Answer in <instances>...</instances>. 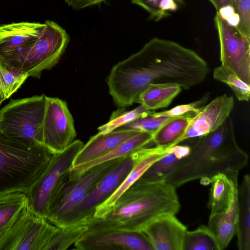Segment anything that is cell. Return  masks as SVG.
Returning <instances> with one entry per match:
<instances>
[{"instance_id":"obj_38","label":"cell","mask_w":250,"mask_h":250,"mask_svg":"<svg viewBox=\"0 0 250 250\" xmlns=\"http://www.w3.org/2000/svg\"><path fill=\"white\" fill-rule=\"evenodd\" d=\"M216 9L217 12L223 6L230 5H232L231 0H209Z\"/></svg>"},{"instance_id":"obj_36","label":"cell","mask_w":250,"mask_h":250,"mask_svg":"<svg viewBox=\"0 0 250 250\" xmlns=\"http://www.w3.org/2000/svg\"><path fill=\"white\" fill-rule=\"evenodd\" d=\"M217 13L222 20L226 21L236 12L233 6L228 5L221 7Z\"/></svg>"},{"instance_id":"obj_1","label":"cell","mask_w":250,"mask_h":250,"mask_svg":"<svg viewBox=\"0 0 250 250\" xmlns=\"http://www.w3.org/2000/svg\"><path fill=\"white\" fill-rule=\"evenodd\" d=\"M208 71L207 62L194 50L154 38L116 64L106 82L115 104L125 108L150 84L171 83L187 90L202 83Z\"/></svg>"},{"instance_id":"obj_21","label":"cell","mask_w":250,"mask_h":250,"mask_svg":"<svg viewBox=\"0 0 250 250\" xmlns=\"http://www.w3.org/2000/svg\"><path fill=\"white\" fill-rule=\"evenodd\" d=\"M153 138V135L151 133L140 132L102 157L88 163L71 168L69 171V179L74 178L88 168L101 163L127 157L152 142Z\"/></svg>"},{"instance_id":"obj_16","label":"cell","mask_w":250,"mask_h":250,"mask_svg":"<svg viewBox=\"0 0 250 250\" xmlns=\"http://www.w3.org/2000/svg\"><path fill=\"white\" fill-rule=\"evenodd\" d=\"M45 23L21 22L0 25V61L14 55L39 37Z\"/></svg>"},{"instance_id":"obj_3","label":"cell","mask_w":250,"mask_h":250,"mask_svg":"<svg viewBox=\"0 0 250 250\" xmlns=\"http://www.w3.org/2000/svg\"><path fill=\"white\" fill-rule=\"evenodd\" d=\"M190 141V152L165 179L175 188L198 179L203 184H209L218 174L239 171L248 163V154L236 141L230 116L214 131Z\"/></svg>"},{"instance_id":"obj_6","label":"cell","mask_w":250,"mask_h":250,"mask_svg":"<svg viewBox=\"0 0 250 250\" xmlns=\"http://www.w3.org/2000/svg\"><path fill=\"white\" fill-rule=\"evenodd\" d=\"M45 27L36 41L2 62L9 68L21 69L29 77L39 78L42 72L59 62L69 43L66 31L56 22L46 21Z\"/></svg>"},{"instance_id":"obj_13","label":"cell","mask_w":250,"mask_h":250,"mask_svg":"<svg viewBox=\"0 0 250 250\" xmlns=\"http://www.w3.org/2000/svg\"><path fill=\"white\" fill-rule=\"evenodd\" d=\"M234 106L233 96L225 93L216 97L192 117L185 132L173 146L214 131L230 116Z\"/></svg>"},{"instance_id":"obj_9","label":"cell","mask_w":250,"mask_h":250,"mask_svg":"<svg viewBox=\"0 0 250 250\" xmlns=\"http://www.w3.org/2000/svg\"><path fill=\"white\" fill-rule=\"evenodd\" d=\"M59 229L28 208L0 237V250H44Z\"/></svg>"},{"instance_id":"obj_30","label":"cell","mask_w":250,"mask_h":250,"mask_svg":"<svg viewBox=\"0 0 250 250\" xmlns=\"http://www.w3.org/2000/svg\"><path fill=\"white\" fill-rule=\"evenodd\" d=\"M213 77L216 80L228 85L239 101H249L250 85L242 81L222 65L214 69Z\"/></svg>"},{"instance_id":"obj_8","label":"cell","mask_w":250,"mask_h":250,"mask_svg":"<svg viewBox=\"0 0 250 250\" xmlns=\"http://www.w3.org/2000/svg\"><path fill=\"white\" fill-rule=\"evenodd\" d=\"M123 158L101 163L68 179L49 203L46 216L48 221L58 227L64 217L83 201L96 183Z\"/></svg>"},{"instance_id":"obj_14","label":"cell","mask_w":250,"mask_h":250,"mask_svg":"<svg viewBox=\"0 0 250 250\" xmlns=\"http://www.w3.org/2000/svg\"><path fill=\"white\" fill-rule=\"evenodd\" d=\"M74 246L79 250H153L141 231H87Z\"/></svg>"},{"instance_id":"obj_32","label":"cell","mask_w":250,"mask_h":250,"mask_svg":"<svg viewBox=\"0 0 250 250\" xmlns=\"http://www.w3.org/2000/svg\"><path fill=\"white\" fill-rule=\"evenodd\" d=\"M209 97V93H206L199 100L187 104L177 105L174 107L164 111L156 112L153 115L155 117H172L185 115L188 113H198L205 105Z\"/></svg>"},{"instance_id":"obj_17","label":"cell","mask_w":250,"mask_h":250,"mask_svg":"<svg viewBox=\"0 0 250 250\" xmlns=\"http://www.w3.org/2000/svg\"><path fill=\"white\" fill-rule=\"evenodd\" d=\"M168 147L158 146L152 147H144L134 152L135 162L133 167L115 192L96 208L92 217H101L125 190L139 180L155 161L166 153Z\"/></svg>"},{"instance_id":"obj_35","label":"cell","mask_w":250,"mask_h":250,"mask_svg":"<svg viewBox=\"0 0 250 250\" xmlns=\"http://www.w3.org/2000/svg\"><path fill=\"white\" fill-rule=\"evenodd\" d=\"M72 8L79 10L101 3L104 0H64Z\"/></svg>"},{"instance_id":"obj_41","label":"cell","mask_w":250,"mask_h":250,"mask_svg":"<svg viewBox=\"0 0 250 250\" xmlns=\"http://www.w3.org/2000/svg\"><path fill=\"white\" fill-rule=\"evenodd\" d=\"M179 0V1H181V0Z\"/></svg>"},{"instance_id":"obj_37","label":"cell","mask_w":250,"mask_h":250,"mask_svg":"<svg viewBox=\"0 0 250 250\" xmlns=\"http://www.w3.org/2000/svg\"><path fill=\"white\" fill-rule=\"evenodd\" d=\"M159 7L164 11H175L178 9V5L174 0H161Z\"/></svg>"},{"instance_id":"obj_24","label":"cell","mask_w":250,"mask_h":250,"mask_svg":"<svg viewBox=\"0 0 250 250\" xmlns=\"http://www.w3.org/2000/svg\"><path fill=\"white\" fill-rule=\"evenodd\" d=\"M28 208V199L24 192L0 194V237Z\"/></svg>"},{"instance_id":"obj_34","label":"cell","mask_w":250,"mask_h":250,"mask_svg":"<svg viewBox=\"0 0 250 250\" xmlns=\"http://www.w3.org/2000/svg\"><path fill=\"white\" fill-rule=\"evenodd\" d=\"M161 0H132V3L138 5L150 14V18L158 21L167 17L169 14L162 11L159 7Z\"/></svg>"},{"instance_id":"obj_12","label":"cell","mask_w":250,"mask_h":250,"mask_svg":"<svg viewBox=\"0 0 250 250\" xmlns=\"http://www.w3.org/2000/svg\"><path fill=\"white\" fill-rule=\"evenodd\" d=\"M214 21L220 42L221 65L250 85V39L229 25L216 12Z\"/></svg>"},{"instance_id":"obj_29","label":"cell","mask_w":250,"mask_h":250,"mask_svg":"<svg viewBox=\"0 0 250 250\" xmlns=\"http://www.w3.org/2000/svg\"><path fill=\"white\" fill-rule=\"evenodd\" d=\"M150 111L142 104L131 110H125V108H120L113 112L109 121L98 127V130L99 132L104 134L110 132L147 115Z\"/></svg>"},{"instance_id":"obj_11","label":"cell","mask_w":250,"mask_h":250,"mask_svg":"<svg viewBox=\"0 0 250 250\" xmlns=\"http://www.w3.org/2000/svg\"><path fill=\"white\" fill-rule=\"evenodd\" d=\"M73 118L65 102L46 96L44 116L39 133V143L52 154L61 152L75 140Z\"/></svg>"},{"instance_id":"obj_19","label":"cell","mask_w":250,"mask_h":250,"mask_svg":"<svg viewBox=\"0 0 250 250\" xmlns=\"http://www.w3.org/2000/svg\"><path fill=\"white\" fill-rule=\"evenodd\" d=\"M239 171L229 170L215 176L211 180L208 207L210 215L228 211L238 197Z\"/></svg>"},{"instance_id":"obj_26","label":"cell","mask_w":250,"mask_h":250,"mask_svg":"<svg viewBox=\"0 0 250 250\" xmlns=\"http://www.w3.org/2000/svg\"><path fill=\"white\" fill-rule=\"evenodd\" d=\"M87 227L77 224L59 228L48 243L44 250H64L82 238L87 232Z\"/></svg>"},{"instance_id":"obj_18","label":"cell","mask_w":250,"mask_h":250,"mask_svg":"<svg viewBox=\"0 0 250 250\" xmlns=\"http://www.w3.org/2000/svg\"><path fill=\"white\" fill-rule=\"evenodd\" d=\"M139 132L134 130L122 129L105 134L99 132L83 145L76 156L71 168L102 157Z\"/></svg>"},{"instance_id":"obj_20","label":"cell","mask_w":250,"mask_h":250,"mask_svg":"<svg viewBox=\"0 0 250 250\" xmlns=\"http://www.w3.org/2000/svg\"><path fill=\"white\" fill-rule=\"evenodd\" d=\"M188 140V144L168 147L166 153L155 161L141 177L152 182L165 181L167 176L190 152L191 147Z\"/></svg>"},{"instance_id":"obj_28","label":"cell","mask_w":250,"mask_h":250,"mask_svg":"<svg viewBox=\"0 0 250 250\" xmlns=\"http://www.w3.org/2000/svg\"><path fill=\"white\" fill-rule=\"evenodd\" d=\"M183 250H218L216 242L207 226L201 225L193 230H187Z\"/></svg>"},{"instance_id":"obj_10","label":"cell","mask_w":250,"mask_h":250,"mask_svg":"<svg viewBox=\"0 0 250 250\" xmlns=\"http://www.w3.org/2000/svg\"><path fill=\"white\" fill-rule=\"evenodd\" d=\"M135 162L133 153L123 158L96 183L83 201L64 217L58 227L83 224L91 218L96 208L120 186Z\"/></svg>"},{"instance_id":"obj_7","label":"cell","mask_w":250,"mask_h":250,"mask_svg":"<svg viewBox=\"0 0 250 250\" xmlns=\"http://www.w3.org/2000/svg\"><path fill=\"white\" fill-rule=\"evenodd\" d=\"M83 145L75 140L61 152L52 154L46 167L27 192L28 208L46 218L49 203L69 177L74 159Z\"/></svg>"},{"instance_id":"obj_22","label":"cell","mask_w":250,"mask_h":250,"mask_svg":"<svg viewBox=\"0 0 250 250\" xmlns=\"http://www.w3.org/2000/svg\"><path fill=\"white\" fill-rule=\"evenodd\" d=\"M239 250H250V176L245 175L238 187V217L236 234Z\"/></svg>"},{"instance_id":"obj_33","label":"cell","mask_w":250,"mask_h":250,"mask_svg":"<svg viewBox=\"0 0 250 250\" xmlns=\"http://www.w3.org/2000/svg\"><path fill=\"white\" fill-rule=\"evenodd\" d=\"M235 12L240 18L236 28L246 37L250 39V0H231Z\"/></svg>"},{"instance_id":"obj_2","label":"cell","mask_w":250,"mask_h":250,"mask_svg":"<svg viewBox=\"0 0 250 250\" xmlns=\"http://www.w3.org/2000/svg\"><path fill=\"white\" fill-rule=\"evenodd\" d=\"M176 188L165 181L141 177L101 217H91L83 224L87 232H141L157 217L178 213L180 203Z\"/></svg>"},{"instance_id":"obj_25","label":"cell","mask_w":250,"mask_h":250,"mask_svg":"<svg viewBox=\"0 0 250 250\" xmlns=\"http://www.w3.org/2000/svg\"><path fill=\"white\" fill-rule=\"evenodd\" d=\"M196 114L190 112L172 117L164 124L153 135V142L155 146L170 147L185 132L192 117Z\"/></svg>"},{"instance_id":"obj_23","label":"cell","mask_w":250,"mask_h":250,"mask_svg":"<svg viewBox=\"0 0 250 250\" xmlns=\"http://www.w3.org/2000/svg\"><path fill=\"white\" fill-rule=\"evenodd\" d=\"M182 89L180 86L174 84H150L139 95L135 103L149 110L166 108Z\"/></svg>"},{"instance_id":"obj_4","label":"cell","mask_w":250,"mask_h":250,"mask_svg":"<svg viewBox=\"0 0 250 250\" xmlns=\"http://www.w3.org/2000/svg\"><path fill=\"white\" fill-rule=\"evenodd\" d=\"M51 155L42 145L23 148L0 138V194L28 192L46 167Z\"/></svg>"},{"instance_id":"obj_5","label":"cell","mask_w":250,"mask_h":250,"mask_svg":"<svg viewBox=\"0 0 250 250\" xmlns=\"http://www.w3.org/2000/svg\"><path fill=\"white\" fill-rule=\"evenodd\" d=\"M45 104L44 95L11 100L0 110V138L23 148L40 145Z\"/></svg>"},{"instance_id":"obj_31","label":"cell","mask_w":250,"mask_h":250,"mask_svg":"<svg viewBox=\"0 0 250 250\" xmlns=\"http://www.w3.org/2000/svg\"><path fill=\"white\" fill-rule=\"evenodd\" d=\"M154 110H151L147 115L141 117L134 121L118 129H130L151 133L153 135L172 117H155Z\"/></svg>"},{"instance_id":"obj_15","label":"cell","mask_w":250,"mask_h":250,"mask_svg":"<svg viewBox=\"0 0 250 250\" xmlns=\"http://www.w3.org/2000/svg\"><path fill=\"white\" fill-rule=\"evenodd\" d=\"M187 227L175 214L160 216L141 231L151 244L153 250H183Z\"/></svg>"},{"instance_id":"obj_40","label":"cell","mask_w":250,"mask_h":250,"mask_svg":"<svg viewBox=\"0 0 250 250\" xmlns=\"http://www.w3.org/2000/svg\"><path fill=\"white\" fill-rule=\"evenodd\" d=\"M3 101L4 100H3V98H2V96H1L0 92V105Z\"/></svg>"},{"instance_id":"obj_39","label":"cell","mask_w":250,"mask_h":250,"mask_svg":"<svg viewBox=\"0 0 250 250\" xmlns=\"http://www.w3.org/2000/svg\"><path fill=\"white\" fill-rule=\"evenodd\" d=\"M240 22V18L239 15L235 13L227 21V23L231 26L237 27Z\"/></svg>"},{"instance_id":"obj_27","label":"cell","mask_w":250,"mask_h":250,"mask_svg":"<svg viewBox=\"0 0 250 250\" xmlns=\"http://www.w3.org/2000/svg\"><path fill=\"white\" fill-rule=\"evenodd\" d=\"M28 77L22 69L9 68L0 61V92L3 100L16 92Z\"/></svg>"}]
</instances>
